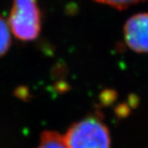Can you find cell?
Returning <instances> with one entry per match:
<instances>
[{
    "label": "cell",
    "instance_id": "cell-1",
    "mask_svg": "<svg viewBox=\"0 0 148 148\" xmlns=\"http://www.w3.org/2000/svg\"><path fill=\"white\" fill-rule=\"evenodd\" d=\"M64 139L69 148H111L108 127L93 115L73 124Z\"/></svg>",
    "mask_w": 148,
    "mask_h": 148
},
{
    "label": "cell",
    "instance_id": "cell-2",
    "mask_svg": "<svg viewBox=\"0 0 148 148\" xmlns=\"http://www.w3.org/2000/svg\"><path fill=\"white\" fill-rule=\"evenodd\" d=\"M8 25L14 36L24 41L36 39L41 29L37 0H13Z\"/></svg>",
    "mask_w": 148,
    "mask_h": 148
},
{
    "label": "cell",
    "instance_id": "cell-3",
    "mask_svg": "<svg viewBox=\"0 0 148 148\" xmlns=\"http://www.w3.org/2000/svg\"><path fill=\"white\" fill-rule=\"evenodd\" d=\"M123 31L128 47L138 53H148V13L130 17Z\"/></svg>",
    "mask_w": 148,
    "mask_h": 148
},
{
    "label": "cell",
    "instance_id": "cell-4",
    "mask_svg": "<svg viewBox=\"0 0 148 148\" xmlns=\"http://www.w3.org/2000/svg\"><path fill=\"white\" fill-rule=\"evenodd\" d=\"M37 148H69L64 137L58 132H45L41 136L40 142Z\"/></svg>",
    "mask_w": 148,
    "mask_h": 148
},
{
    "label": "cell",
    "instance_id": "cell-5",
    "mask_svg": "<svg viewBox=\"0 0 148 148\" xmlns=\"http://www.w3.org/2000/svg\"><path fill=\"white\" fill-rule=\"evenodd\" d=\"M11 45V30L8 23L0 16V58L5 54Z\"/></svg>",
    "mask_w": 148,
    "mask_h": 148
},
{
    "label": "cell",
    "instance_id": "cell-6",
    "mask_svg": "<svg viewBox=\"0 0 148 148\" xmlns=\"http://www.w3.org/2000/svg\"><path fill=\"white\" fill-rule=\"evenodd\" d=\"M102 4L109 5L118 9H123L130 6L140 3L143 0H94Z\"/></svg>",
    "mask_w": 148,
    "mask_h": 148
}]
</instances>
